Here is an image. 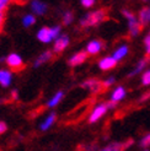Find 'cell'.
<instances>
[{
    "mask_svg": "<svg viewBox=\"0 0 150 151\" xmlns=\"http://www.w3.org/2000/svg\"><path fill=\"white\" fill-rule=\"evenodd\" d=\"M106 17H107V12L105 9L96 10V11H92V12L85 15L80 21V26L84 27V28L92 27V26L99 25L103 20H106Z\"/></svg>",
    "mask_w": 150,
    "mask_h": 151,
    "instance_id": "6da1fadb",
    "label": "cell"
},
{
    "mask_svg": "<svg viewBox=\"0 0 150 151\" xmlns=\"http://www.w3.org/2000/svg\"><path fill=\"white\" fill-rule=\"evenodd\" d=\"M123 16L128 20V27H129V35L132 36V37H137L139 33H140V31H141V26L140 25V22H139V20L134 16V14L132 12V11H129V10H123Z\"/></svg>",
    "mask_w": 150,
    "mask_h": 151,
    "instance_id": "7a4b0ae2",
    "label": "cell"
},
{
    "mask_svg": "<svg viewBox=\"0 0 150 151\" xmlns=\"http://www.w3.org/2000/svg\"><path fill=\"white\" fill-rule=\"evenodd\" d=\"M5 62H6L7 66H9L10 69L14 70V71H20V70H22L25 68L24 60H22L21 57L19 54H16V53H11L10 55H7L6 59H5Z\"/></svg>",
    "mask_w": 150,
    "mask_h": 151,
    "instance_id": "3957f363",
    "label": "cell"
},
{
    "mask_svg": "<svg viewBox=\"0 0 150 151\" xmlns=\"http://www.w3.org/2000/svg\"><path fill=\"white\" fill-rule=\"evenodd\" d=\"M82 88L89 90L90 92H100L102 90H105L102 81L97 80V79H87L81 84Z\"/></svg>",
    "mask_w": 150,
    "mask_h": 151,
    "instance_id": "277c9868",
    "label": "cell"
},
{
    "mask_svg": "<svg viewBox=\"0 0 150 151\" xmlns=\"http://www.w3.org/2000/svg\"><path fill=\"white\" fill-rule=\"evenodd\" d=\"M108 111V107H107V103H101V104H97L96 107L94 108L92 113L90 114V118H89V123H95L97 122L100 118H102L105 116V113Z\"/></svg>",
    "mask_w": 150,
    "mask_h": 151,
    "instance_id": "5b68a950",
    "label": "cell"
},
{
    "mask_svg": "<svg viewBox=\"0 0 150 151\" xmlns=\"http://www.w3.org/2000/svg\"><path fill=\"white\" fill-rule=\"evenodd\" d=\"M131 145H133V139L127 140L125 142H111L110 145L105 146L101 151H124Z\"/></svg>",
    "mask_w": 150,
    "mask_h": 151,
    "instance_id": "8992f818",
    "label": "cell"
},
{
    "mask_svg": "<svg viewBox=\"0 0 150 151\" xmlns=\"http://www.w3.org/2000/svg\"><path fill=\"white\" fill-rule=\"evenodd\" d=\"M68 44H69V37L65 36V35H61L54 42L53 52L59 54V53H62L66 47H68Z\"/></svg>",
    "mask_w": 150,
    "mask_h": 151,
    "instance_id": "52a82bcc",
    "label": "cell"
},
{
    "mask_svg": "<svg viewBox=\"0 0 150 151\" xmlns=\"http://www.w3.org/2000/svg\"><path fill=\"white\" fill-rule=\"evenodd\" d=\"M87 57H89V54H87L86 52H79V53H76V54H74V55L69 59L68 64H69L70 66H78V65L82 64L84 62H86Z\"/></svg>",
    "mask_w": 150,
    "mask_h": 151,
    "instance_id": "ba28073f",
    "label": "cell"
},
{
    "mask_svg": "<svg viewBox=\"0 0 150 151\" xmlns=\"http://www.w3.org/2000/svg\"><path fill=\"white\" fill-rule=\"evenodd\" d=\"M117 63L118 62L113 57H105L103 59L100 60L99 66H100V69H102V70H111L117 65Z\"/></svg>",
    "mask_w": 150,
    "mask_h": 151,
    "instance_id": "9c48e42d",
    "label": "cell"
},
{
    "mask_svg": "<svg viewBox=\"0 0 150 151\" xmlns=\"http://www.w3.org/2000/svg\"><path fill=\"white\" fill-rule=\"evenodd\" d=\"M37 38L43 43H49L50 41H53V37L50 33V28L49 27H42L38 33H37Z\"/></svg>",
    "mask_w": 150,
    "mask_h": 151,
    "instance_id": "30bf717a",
    "label": "cell"
},
{
    "mask_svg": "<svg viewBox=\"0 0 150 151\" xmlns=\"http://www.w3.org/2000/svg\"><path fill=\"white\" fill-rule=\"evenodd\" d=\"M103 48V43L101 41H92L87 44L86 47V53L90 55H95L97 53H100V50Z\"/></svg>",
    "mask_w": 150,
    "mask_h": 151,
    "instance_id": "8fae6325",
    "label": "cell"
},
{
    "mask_svg": "<svg viewBox=\"0 0 150 151\" xmlns=\"http://www.w3.org/2000/svg\"><path fill=\"white\" fill-rule=\"evenodd\" d=\"M11 80H12V74L9 70H5L1 69L0 70V85L3 87H7L11 84Z\"/></svg>",
    "mask_w": 150,
    "mask_h": 151,
    "instance_id": "7c38bea8",
    "label": "cell"
},
{
    "mask_svg": "<svg viewBox=\"0 0 150 151\" xmlns=\"http://www.w3.org/2000/svg\"><path fill=\"white\" fill-rule=\"evenodd\" d=\"M31 9L37 15H43L47 11V5L42 1H40V0H33L31 3Z\"/></svg>",
    "mask_w": 150,
    "mask_h": 151,
    "instance_id": "4fadbf2b",
    "label": "cell"
},
{
    "mask_svg": "<svg viewBox=\"0 0 150 151\" xmlns=\"http://www.w3.org/2000/svg\"><path fill=\"white\" fill-rule=\"evenodd\" d=\"M124 96H125V90H124V87L118 86V87L115 88V91L112 92V95H111V101L115 102V103H118L121 100L124 99Z\"/></svg>",
    "mask_w": 150,
    "mask_h": 151,
    "instance_id": "5bb4252c",
    "label": "cell"
},
{
    "mask_svg": "<svg viewBox=\"0 0 150 151\" xmlns=\"http://www.w3.org/2000/svg\"><path fill=\"white\" fill-rule=\"evenodd\" d=\"M52 58H53V53H52L50 50H46V52L42 53V54L36 59V62H35V66H36V68H38V66H41L42 64L49 62V60H50Z\"/></svg>",
    "mask_w": 150,
    "mask_h": 151,
    "instance_id": "9a60e30c",
    "label": "cell"
},
{
    "mask_svg": "<svg viewBox=\"0 0 150 151\" xmlns=\"http://www.w3.org/2000/svg\"><path fill=\"white\" fill-rule=\"evenodd\" d=\"M138 20H139L141 26H145L150 21V9L149 7H143V9L139 11V19Z\"/></svg>",
    "mask_w": 150,
    "mask_h": 151,
    "instance_id": "2e32d148",
    "label": "cell"
},
{
    "mask_svg": "<svg viewBox=\"0 0 150 151\" xmlns=\"http://www.w3.org/2000/svg\"><path fill=\"white\" fill-rule=\"evenodd\" d=\"M127 53H128V46H125V44H123V46H121L119 48H117L113 53V57L117 62H119V60H122L125 55H127Z\"/></svg>",
    "mask_w": 150,
    "mask_h": 151,
    "instance_id": "e0dca14e",
    "label": "cell"
},
{
    "mask_svg": "<svg viewBox=\"0 0 150 151\" xmlns=\"http://www.w3.org/2000/svg\"><path fill=\"white\" fill-rule=\"evenodd\" d=\"M56 118H57V116H56V113H50V114L44 119V122L40 125V128H41V130H47V129H49V128L53 125V123L56 122Z\"/></svg>",
    "mask_w": 150,
    "mask_h": 151,
    "instance_id": "ac0fdd59",
    "label": "cell"
},
{
    "mask_svg": "<svg viewBox=\"0 0 150 151\" xmlns=\"http://www.w3.org/2000/svg\"><path fill=\"white\" fill-rule=\"evenodd\" d=\"M63 96H64V93H63V91H58L52 99L48 101V103H47V107H49V108H53V107H56V106L62 101V99H63Z\"/></svg>",
    "mask_w": 150,
    "mask_h": 151,
    "instance_id": "d6986e66",
    "label": "cell"
},
{
    "mask_svg": "<svg viewBox=\"0 0 150 151\" xmlns=\"http://www.w3.org/2000/svg\"><path fill=\"white\" fill-rule=\"evenodd\" d=\"M36 22V17L33 16V15H26V16L22 19V25H24L25 27H31L32 25H35Z\"/></svg>",
    "mask_w": 150,
    "mask_h": 151,
    "instance_id": "ffe728a7",
    "label": "cell"
},
{
    "mask_svg": "<svg viewBox=\"0 0 150 151\" xmlns=\"http://www.w3.org/2000/svg\"><path fill=\"white\" fill-rule=\"evenodd\" d=\"M146 64H148V60H146V58H144V59H141L140 62H139V64L136 66V69L133 70V73L131 74V76H134V75H137L138 73H140L141 70L144 69V68L146 66Z\"/></svg>",
    "mask_w": 150,
    "mask_h": 151,
    "instance_id": "44dd1931",
    "label": "cell"
},
{
    "mask_svg": "<svg viewBox=\"0 0 150 151\" xmlns=\"http://www.w3.org/2000/svg\"><path fill=\"white\" fill-rule=\"evenodd\" d=\"M141 84L144 86H149L150 85V70H146L143 76H141Z\"/></svg>",
    "mask_w": 150,
    "mask_h": 151,
    "instance_id": "7402d4cb",
    "label": "cell"
},
{
    "mask_svg": "<svg viewBox=\"0 0 150 151\" xmlns=\"http://www.w3.org/2000/svg\"><path fill=\"white\" fill-rule=\"evenodd\" d=\"M74 16H73V12L71 11H66L64 14V16H63V22H64V25H69L70 22L73 21Z\"/></svg>",
    "mask_w": 150,
    "mask_h": 151,
    "instance_id": "603a6c76",
    "label": "cell"
},
{
    "mask_svg": "<svg viewBox=\"0 0 150 151\" xmlns=\"http://www.w3.org/2000/svg\"><path fill=\"white\" fill-rule=\"evenodd\" d=\"M50 33L53 40H57L59 36H61V27L59 26H54V27H50Z\"/></svg>",
    "mask_w": 150,
    "mask_h": 151,
    "instance_id": "cb8c5ba5",
    "label": "cell"
},
{
    "mask_svg": "<svg viewBox=\"0 0 150 151\" xmlns=\"http://www.w3.org/2000/svg\"><path fill=\"white\" fill-rule=\"evenodd\" d=\"M140 146H141V147H149V146H150V133H149L148 135H145L143 139H141Z\"/></svg>",
    "mask_w": 150,
    "mask_h": 151,
    "instance_id": "d4e9b609",
    "label": "cell"
},
{
    "mask_svg": "<svg viewBox=\"0 0 150 151\" xmlns=\"http://www.w3.org/2000/svg\"><path fill=\"white\" fill-rule=\"evenodd\" d=\"M96 0H81V5L86 7V9H90V7H92L94 4H95Z\"/></svg>",
    "mask_w": 150,
    "mask_h": 151,
    "instance_id": "484cf974",
    "label": "cell"
},
{
    "mask_svg": "<svg viewBox=\"0 0 150 151\" xmlns=\"http://www.w3.org/2000/svg\"><path fill=\"white\" fill-rule=\"evenodd\" d=\"M144 46H145L146 55H150V35L145 37V40H144Z\"/></svg>",
    "mask_w": 150,
    "mask_h": 151,
    "instance_id": "4316f807",
    "label": "cell"
},
{
    "mask_svg": "<svg viewBox=\"0 0 150 151\" xmlns=\"http://www.w3.org/2000/svg\"><path fill=\"white\" fill-rule=\"evenodd\" d=\"M113 82H115V78H110V79H107V80L102 81V84H103V87H105V88H108L111 85H113Z\"/></svg>",
    "mask_w": 150,
    "mask_h": 151,
    "instance_id": "83f0119b",
    "label": "cell"
},
{
    "mask_svg": "<svg viewBox=\"0 0 150 151\" xmlns=\"http://www.w3.org/2000/svg\"><path fill=\"white\" fill-rule=\"evenodd\" d=\"M9 1H10V0H0V12H4L5 7L7 6Z\"/></svg>",
    "mask_w": 150,
    "mask_h": 151,
    "instance_id": "f1b7e54d",
    "label": "cell"
},
{
    "mask_svg": "<svg viewBox=\"0 0 150 151\" xmlns=\"http://www.w3.org/2000/svg\"><path fill=\"white\" fill-rule=\"evenodd\" d=\"M6 130H7V125L4 122H0V135L4 134Z\"/></svg>",
    "mask_w": 150,
    "mask_h": 151,
    "instance_id": "f546056e",
    "label": "cell"
},
{
    "mask_svg": "<svg viewBox=\"0 0 150 151\" xmlns=\"http://www.w3.org/2000/svg\"><path fill=\"white\" fill-rule=\"evenodd\" d=\"M4 21H5V14H4V12H0V29L3 28Z\"/></svg>",
    "mask_w": 150,
    "mask_h": 151,
    "instance_id": "4dcf8cb0",
    "label": "cell"
},
{
    "mask_svg": "<svg viewBox=\"0 0 150 151\" xmlns=\"http://www.w3.org/2000/svg\"><path fill=\"white\" fill-rule=\"evenodd\" d=\"M12 100H17V92H16V90H14V91H12Z\"/></svg>",
    "mask_w": 150,
    "mask_h": 151,
    "instance_id": "1f68e13d",
    "label": "cell"
},
{
    "mask_svg": "<svg viewBox=\"0 0 150 151\" xmlns=\"http://www.w3.org/2000/svg\"><path fill=\"white\" fill-rule=\"evenodd\" d=\"M144 151H149V150H144Z\"/></svg>",
    "mask_w": 150,
    "mask_h": 151,
    "instance_id": "d6a6232c",
    "label": "cell"
},
{
    "mask_svg": "<svg viewBox=\"0 0 150 151\" xmlns=\"http://www.w3.org/2000/svg\"><path fill=\"white\" fill-rule=\"evenodd\" d=\"M143 1H146V0H143Z\"/></svg>",
    "mask_w": 150,
    "mask_h": 151,
    "instance_id": "836d02e7",
    "label": "cell"
},
{
    "mask_svg": "<svg viewBox=\"0 0 150 151\" xmlns=\"http://www.w3.org/2000/svg\"><path fill=\"white\" fill-rule=\"evenodd\" d=\"M0 102H1V100H0Z\"/></svg>",
    "mask_w": 150,
    "mask_h": 151,
    "instance_id": "e575fe53",
    "label": "cell"
}]
</instances>
